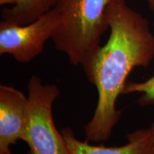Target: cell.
Instances as JSON below:
<instances>
[{
    "label": "cell",
    "mask_w": 154,
    "mask_h": 154,
    "mask_svg": "<svg viewBox=\"0 0 154 154\" xmlns=\"http://www.w3.org/2000/svg\"><path fill=\"white\" fill-rule=\"evenodd\" d=\"M110 35L91 59L85 74L98 91L92 119L84 126L86 140L101 142L110 138L120 119L116 108L126 79L136 66L147 67L154 59V34L149 21L125 0H114L108 10Z\"/></svg>",
    "instance_id": "cell-1"
},
{
    "label": "cell",
    "mask_w": 154,
    "mask_h": 154,
    "mask_svg": "<svg viewBox=\"0 0 154 154\" xmlns=\"http://www.w3.org/2000/svg\"><path fill=\"white\" fill-rule=\"evenodd\" d=\"M114 0H57L61 22L52 38L55 48L86 72L108 29V10Z\"/></svg>",
    "instance_id": "cell-2"
},
{
    "label": "cell",
    "mask_w": 154,
    "mask_h": 154,
    "mask_svg": "<svg viewBox=\"0 0 154 154\" xmlns=\"http://www.w3.org/2000/svg\"><path fill=\"white\" fill-rule=\"evenodd\" d=\"M26 124L22 140L29 148L27 154H69L66 141L53 120L52 106L60 95L56 84H43L32 76L28 84Z\"/></svg>",
    "instance_id": "cell-3"
},
{
    "label": "cell",
    "mask_w": 154,
    "mask_h": 154,
    "mask_svg": "<svg viewBox=\"0 0 154 154\" xmlns=\"http://www.w3.org/2000/svg\"><path fill=\"white\" fill-rule=\"evenodd\" d=\"M61 17L52 9L26 25L3 20L0 22V55L10 54L20 63H27L44 51L46 42L59 27Z\"/></svg>",
    "instance_id": "cell-4"
},
{
    "label": "cell",
    "mask_w": 154,
    "mask_h": 154,
    "mask_svg": "<svg viewBox=\"0 0 154 154\" xmlns=\"http://www.w3.org/2000/svg\"><path fill=\"white\" fill-rule=\"evenodd\" d=\"M28 98L12 86H0V154H12L11 146L22 140Z\"/></svg>",
    "instance_id": "cell-5"
},
{
    "label": "cell",
    "mask_w": 154,
    "mask_h": 154,
    "mask_svg": "<svg viewBox=\"0 0 154 154\" xmlns=\"http://www.w3.org/2000/svg\"><path fill=\"white\" fill-rule=\"evenodd\" d=\"M69 154H151L153 138L151 128L139 129L127 134V143L118 147H106L103 144L91 145L88 141L76 138L69 127L61 130Z\"/></svg>",
    "instance_id": "cell-6"
},
{
    "label": "cell",
    "mask_w": 154,
    "mask_h": 154,
    "mask_svg": "<svg viewBox=\"0 0 154 154\" xmlns=\"http://www.w3.org/2000/svg\"><path fill=\"white\" fill-rule=\"evenodd\" d=\"M57 0H18L10 8L3 9V20L26 25L54 8Z\"/></svg>",
    "instance_id": "cell-7"
},
{
    "label": "cell",
    "mask_w": 154,
    "mask_h": 154,
    "mask_svg": "<svg viewBox=\"0 0 154 154\" xmlns=\"http://www.w3.org/2000/svg\"><path fill=\"white\" fill-rule=\"evenodd\" d=\"M131 93H142L140 97V105L154 104V74L143 82H128L125 84L123 94Z\"/></svg>",
    "instance_id": "cell-8"
},
{
    "label": "cell",
    "mask_w": 154,
    "mask_h": 154,
    "mask_svg": "<svg viewBox=\"0 0 154 154\" xmlns=\"http://www.w3.org/2000/svg\"><path fill=\"white\" fill-rule=\"evenodd\" d=\"M18 0H0V5H14L17 2Z\"/></svg>",
    "instance_id": "cell-9"
},
{
    "label": "cell",
    "mask_w": 154,
    "mask_h": 154,
    "mask_svg": "<svg viewBox=\"0 0 154 154\" xmlns=\"http://www.w3.org/2000/svg\"><path fill=\"white\" fill-rule=\"evenodd\" d=\"M152 134V138H153V144H152V149L151 154H154V122L152 124L151 126L150 127Z\"/></svg>",
    "instance_id": "cell-10"
},
{
    "label": "cell",
    "mask_w": 154,
    "mask_h": 154,
    "mask_svg": "<svg viewBox=\"0 0 154 154\" xmlns=\"http://www.w3.org/2000/svg\"><path fill=\"white\" fill-rule=\"evenodd\" d=\"M146 1H147L148 4H149L150 9L154 11V0H146Z\"/></svg>",
    "instance_id": "cell-11"
},
{
    "label": "cell",
    "mask_w": 154,
    "mask_h": 154,
    "mask_svg": "<svg viewBox=\"0 0 154 154\" xmlns=\"http://www.w3.org/2000/svg\"><path fill=\"white\" fill-rule=\"evenodd\" d=\"M153 26H154V22H153Z\"/></svg>",
    "instance_id": "cell-12"
}]
</instances>
